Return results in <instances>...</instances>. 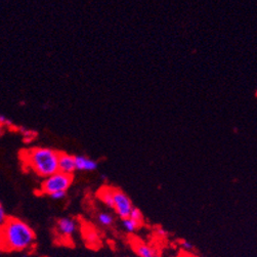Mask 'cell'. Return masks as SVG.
Here are the masks:
<instances>
[{
  "instance_id": "cell-1",
  "label": "cell",
  "mask_w": 257,
  "mask_h": 257,
  "mask_svg": "<svg viewBox=\"0 0 257 257\" xmlns=\"http://www.w3.org/2000/svg\"><path fill=\"white\" fill-rule=\"evenodd\" d=\"M35 242V233L25 221L11 217L0 228V244L10 251H25L30 249Z\"/></svg>"
},
{
  "instance_id": "cell-2",
  "label": "cell",
  "mask_w": 257,
  "mask_h": 257,
  "mask_svg": "<svg viewBox=\"0 0 257 257\" xmlns=\"http://www.w3.org/2000/svg\"><path fill=\"white\" fill-rule=\"evenodd\" d=\"M59 153L49 148H32L24 150L21 158L34 173L46 178L59 171Z\"/></svg>"
},
{
  "instance_id": "cell-3",
  "label": "cell",
  "mask_w": 257,
  "mask_h": 257,
  "mask_svg": "<svg viewBox=\"0 0 257 257\" xmlns=\"http://www.w3.org/2000/svg\"><path fill=\"white\" fill-rule=\"evenodd\" d=\"M73 183V175L56 172L46 177L41 185V193L45 195L54 194L56 192H67Z\"/></svg>"
},
{
  "instance_id": "cell-4",
  "label": "cell",
  "mask_w": 257,
  "mask_h": 257,
  "mask_svg": "<svg viewBox=\"0 0 257 257\" xmlns=\"http://www.w3.org/2000/svg\"><path fill=\"white\" fill-rule=\"evenodd\" d=\"M113 198H114V207L116 213L121 219L130 217L131 211L134 207L133 202L125 193L120 190L113 189Z\"/></svg>"
},
{
  "instance_id": "cell-5",
  "label": "cell",
  "mask_w": 257,
  "mask_h": 257,
  "mask_svg": "<svg viewBox=\"0 0 257 257\" xmlns=\"http://www.w3.org/2000/svg\"><path fill=\"white\" fill-rule=\"evenodd\" d=\"M57 229L59 234L65 238H71L77 229V223L75 219L70 217H64L58 220Z\"/></svg>"
},
{
  "instance_id": "cell-6",
  "label": "cell",
  "mask_w": 257,
  "mask_h": 257,
  "mask_svg": "<svg viewBox=\"0 0 257 257\" xmlns=\"http://www.w3.org/2000/svg\"><path fill=\"white\" fill-rule=\"evenodd\" d=\"M58 170L64 174L73 175L75 168L74 156L69 155L66 153H59V161H58Z\"/></svg>"
},
{
  "instance_id": "cell-7",
  "label": "cell",
  "mask_w": 257,
  "mask_h": 257,
  "mask_svg": "<svg viewBox=\"0 0 257 257\" xmlns=\"http://www.w3.org/2000/svg\"><path fill=\"white\" fill-rule=\"evenodd\" d=\"M74 161L76 170L79 171H93L98 167L96 161L85 156H74Z\"/></svg>"
},
{
  "instance_id": "cell-8",
  "label": "cell",
  "mask_w": 257,
  "mask_h": 257,
  "mask_svg": "<svg viewBox=\"0 0 257 257\" xmlns=\"http://www.w3.org/2000/svg\"><path fill=\"white\" fill-rule=\"evenodd\" d=\"M134 248L139 257H162L156 252L155 249L141 241L135 242Z\"/></svg>"
},
{
  "instance_id": "cell-9",
  "label": "cell",
  "mask_w": 257,
  "mask_h": 257,
  "mask_svg": "<svg viewBox=\"0 0 257 257\" xmlns=\"http://www.w3.org/2000/svg\"><path fill=\"white\" fill-rule=\"evenodd\" d=\"M98 198L101 200V202L104 203L106 206H108L109 208L114 207V198H113V189L112 188H102L98 191L97 193Z\"/></svg>"
},
{
  "instance_id": "cell-10",
  "label": "cell",
  "mask_w": 257,
  "mask_h": 257,
  "mask_svg": "<svg viewBox=\"0 0 257 257\" xmlns=\"http://www.w3.org/2000/svg\"><path fill=\"white\" fill-rule=\"evenodd\" d=\"M122 225H123V227H124V229L126 230V232H128V233H135L136 230H138L141 227L142 223H140V222H138V221H136V220L128 217V218H125V219L122 220Z\"/></svg>"
},
{
  "instance_id": "cell-11",
  "label": "cell",
  "mask_w": 257,
  "mask_h": 257,
  "mask_svg": "<svg viewBox=\"0 0 257 257\" xmlns=\"http://www.w3.org/2000/svg\"><path fill=\"white\" fill-rule=\"evenodd\" d=\"M97 220L98 222L104 225V226H111L114 222V217L109 214V213H106V212H101L97 215Z\"/></svg>"
},
{
  "instance_id": "cell-12",
  "label": "cell",
  "mask_w": 257,
  "mask_h": 257,
  "mask_svg": "<svg viewBox=\"0 0 257 257\" xmlns=\"http://www.w3.org/2000/svg\"><path fill=\"white\" fill-rule=\"evenodd\" d=\"M130 218H132V219H134V220H136V221H138L142 224L144 222V215H143L142 211L137 207H133V209L131 211V214H130Z\"/></svg>"
},
{
  "instance_id": "cell-13",
  "label": "cell",
  "mask_w": 257,
  "mask_h": 257,
  "mask_svg": "<svg viewBox=\"0 0 257 257\" xmlns=\"http://www.w3.org/2000/svg\"><path fill=\"white\" fill-rule=\"evenodd\" d=\"M0 126H3L4 128L5 127H8V128H14L15 127L16 128L14 122L5 115H0Z\"/></svg>"
},
{
  "instance_id": "cell-14",
  "label": "cell",
  "mask_w": 257,
  "mask_h": 257,
  "mask_svg": "<svg viewBox=\"0 0 257 257\" xmlns=\"http://www.w3.org/2000/svg\"><path fill=\"white\" fill-rule=\"evenodd\" d=\"M23 136H24V138H26V139H34V137L36 136V134L34 133V132H32V131H30V130H27V128H25V127H20L19 130H18Z\"/></svg>"
},
{
  "instance_id": "cell-15",
  "label": "cell",
  "mask_w": 257,
  "mask_h": 257,
  "mask_svg": "<svg viewBox=\"0 0 257 257\" xmlns=\"http://www.w3.org/2000/svg\"><path fill=\"white\" fill-rule=\"evenodd\" d=\"M8 215H7V212H6V210H5V207L3 206V204L0 203V228H2L4 225H5V223L7 222V220H8Z\"/></svg>"
},
{
  "instance_id": "cell-16",
  "label": "cell",
  "mask_w": 257,
  "mask_h": 257,
  "mask_svg": "<svg viewBox=\"0 0 257 257\" xmlns=\"http://www.w3.org/2000/svg\"><path fill=\"white\" fill-rule=\"evenodd\" d=\"M66 195H67V192H56L54 194H50L49 197L54 200H62L66 197Z\"/></svg>"
},
{
  "instance_id": "cell-17",
  "label": "cell",
  "mask_w": 257,
  "mask_h": 257,
  "mask_svg": "<svg viewBox=\"0 0 257 257\" xmlns=\"http://www.w3.org/2000/svg\"><path fill=\"white\" fill-rule=\"evenodd\" d=\"M156 235L158 236V237H161V238H164V237H166L167 236V232L166 230L163 228V227H157L156 228Z\"/></svg>"
},
{
  "instance_id": "cell-18",
  "label": "cell",
  "mask_w": 257,
  "mask_h": 257,
  "mask_svg": "<svg viewBox=\"0 0 257 257\" xmlns=\"http://www.w3.org/2000/svg\"><path fill=\"white\" fill-rule=\"evenodd\" d=\"M181 245H182V247H183L185 250L190 251V250L193 249V244H192L191 242H189V241H182Z\"/></svg>"
},
{
  "instance_id": "cell-19",
  "label": "cell",
  "mask_w": 257,
  "mask_h": 257,
  "mask_svg": "<svg viewBox=\"0 0 257 257\" xmlns=\"http://www.w3.org/2000/svg\"><path fill=\"white\" fill-rule=\"evenodd\" d=\"M4 134H5V128L3 126H0V138L3 137Z\"/></svg>"
},
{
  "instance_id": "cell-20",
  "label": "cell",
  "mask_w": 257,
  "mask_h": 257,
  "mask_svg": "<svg viewBox=\"0 0 257 257\" xmlns=\"http://www.w3.org/2000/svg\"><path fill=\"white\" fill-rule=\"evenodd\" d=\"M100 177H101V179H107V175H106V174H105V175H104V174H101V175H100Z\"/></svg>"
},
{
  "instance_id": "cell-21",
  "label": "cell",
  "mask_w": 257,
  "mask_h": 257,
  "mask_svg": "<svg viewBox=\"0 0 257 257\" xmlns=\"http://www.w3.org/2000/svg\"><path fill=\"white\" fill-rule=\"evenodd\" d=\"M21 257H29L27 254H23Z\"/></svg>"
}]
</instances>
